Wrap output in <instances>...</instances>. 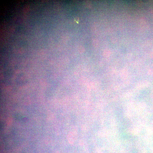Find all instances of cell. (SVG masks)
<instances>
[{
  "label": "cell",
  "mask_w": 153,
  "mask_h": 153,
  "mask_svg": "<svg viewBox=\"0 0 153 153\" xmlns=\"http://www.w3.org/2000/svg\"><path fill=\"white\" fill-rule=\"evenodd\" d=\"M77 138V134L74 132H70L68 136V139L70 143L73 144L76 140Z\"/></svg>",
  "instance_id": "6da1fadb"
}]
</instances>
